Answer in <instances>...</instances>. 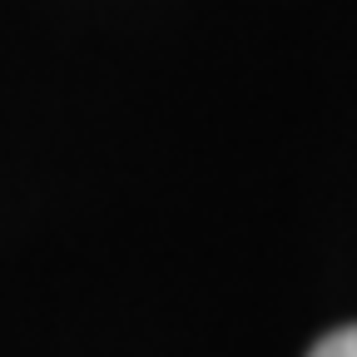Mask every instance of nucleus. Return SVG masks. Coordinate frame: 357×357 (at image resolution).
Here are the masks:
<instances>
[{
    "label": "nucleus",
    "mask_w": 357,
    "mask_h": 357,
    "mask_svg": "<svg viewBox=\"0 0 357 357\" xmlns=\"http://www.w3.org/2000/svg\"><path fill=\"white\" fill-rule=\"evenodd\" d=\"M307 357H357V323L352 328H333L328 337H318Z\"/></svg>",
    "instance_id": "obj_1"
}]
</instances>
